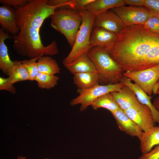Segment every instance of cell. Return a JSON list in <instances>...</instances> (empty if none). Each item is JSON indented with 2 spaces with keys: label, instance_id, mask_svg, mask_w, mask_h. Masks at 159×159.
<instances>
[{
  "label": "cell",
  "instance_id": "8fae6325",
  "mask_svg": "<svg viewBox=\"0 0 159 159\" xmlns=\"http://www.w3.org/2000/svg\"><path fill=\"white\" fill-rule=\"evenodd\" d=\"M117 35L99 27H94L92 30L90 40L91 48L97 47L105 50L110 49L116 42Z\"/></svg>",
  "mask_w": 159,
  "mask_h": 159
},
{
  "label": "cell",
  "instance_id": "d6a6232c",
  "mask_svg": "<svg viewBox=\"0 0 159 159\" xmlns=\"http://www.w3.org/2000/svg\"><path fill=\"white\" fill-rule=\"evenodd\" d=\"M29 0H0V3L12 6L16 8L25 5Z\"/></svg>",
  "mask_w": 159,
  "mask_h": 159
},
{
  "label": "cell",
  "instance_id": "f546056e",
  "mask_svg": "<svg viewBox=\"0 0 159 159\" xmlns=\"http://www.w3.org/2000/svg\"><path fill=\"white\" fill-rule=\"evenodd\" d=\"M48 4L50 6H58L60 8L67 6L74 10L75 0H49L48 1Z\"/></svg>",
  "mask_w": 159,
  "mask_h": 159
},
{
  "label": "cell",
  "instance_id": "4dcf8cb0",
  "mask_svg": "<svg viewBox=\"0 0 159 159\" xmlns=\"http://www.w3.org/2000/svg\"><path fill=\"white\" fill-rule=\"evenodd\" d=\"M0 90H6L13 94L16 93V88L9 82L8 78L0 77Z\"/></svg>",
  "mask_w": 159,
  "mask_h": 159
},
{
  "label": "cell",
  "instance_id": "4316f807",
  "mask_svg": "<svg viewBox=\"0 0 159 159\" xmlns=\"http://www.w3.org/2000/svg\"><path fill=\"white\" fill-rule=\"evenodd\" d=\"M39 57L21 61L28 72L30 81L34 80L36 77L39 73L37 61Z\"/></svg>",
  "mask_w": 159,
  "mask_h": 159
},
{
  "label": "cell",
  "instance_id": "44dd1931",
  "mask_svg": "<svg viewBox=\"0 0 159 159\" xmlns=\"http://www.w3.org/2000/svg\"><path fill=\"white\" fill-rule=\"evenodd\" d=\"M74 84L79 89H86L99 83L97 73L88 72L78 73L74 75Z\"/></svg>",
  "mask_w": 159,
  "mask_h": 159
},
{
  "label": "cell",
  "instance_id": "3957f363",
  "mask_svg": "<svg viewBox=\"0 0 159 159\" xmlns=\"http://www.w3.org/2000/svg\"><path fill=\"white\" fill-rule=\"evenodd\" d=\"M48 0H29L15 11L16 24L19 28L30 26L39 31L44 21L50 17L58 6L49 5Z\"/></svg>",
  "mask_w": 159,
  "mask_h": 159
},
{
  "label": "cell",
  "instance_id": "d6986e66",
  "mask_svg": "<svg viewBox=\"0 0 159 159\" xmlns=\"http://www.w3.org/2000/svg\"><path fill=\"white\" fill-rule=\"evenodd\" d=\"M125 5L124 0H95L87 6L85 9L96 16L110 9Z\"/></svg>",
  "mask_w": 159,
  "mask_h": 159
},
{
  "label": "cell",
  "instance_id": "cb8c5ba5",
  "mask_svg": "<svg viewBox=\"0 0 159 159\" xmlns=\"http://www.w3.org/2000/svg\"><path fill=\"white\" fill-rule=\"evenodd\" d=\"M14 65L10 75L8 77L12 84L19 81L30 80L28 72L21 61H14Z\"/></svg>",
  "mask_w": 159,
  "mask_h": 159
},
{
  "label": "cell",
  "instance_id": "484cf974",
  "mask_svg": "<svg viewBox=\"0 0 159 159\" xmlns=\"http://www.w3.org/2000/svg\"><path fill=\"white\" fill-rule=\"evenodd\" d=\"M58 76L39 72L34 80L37 82L38 87L41 89H49L54 87L58 84Z\"/></svg>",
  "mask_w": 159,
  "mask_h": 159
},
{
  "label": "cell",
  "instance_id": "83f0119b",
  "mask_svg": "<svg viewBox=\"0 0 159 159\" xmlns=\"http://www.w3.org/2000/svg\"><path fill=\"white\" fill-rule=\"evenodd\" d=\"M143 25L150 32L159 34V17L150 13V16Z\"/></svg>",
  "mask_w": 159,
  "mask_h": 159
},
{
  "label": "cell",
  "instance_id": "f35d334b",
  "mask_svg": "<svg viewBox=\"0 0 159 159\" xmlns=\"http://www.w3.org/2000/svg\"><path fill=\"white\" fill-rule=\"evenodd\" d=\"M156 94H159V90L157 92Z\"/></svg>",
  "mask_w": 159,
  "mask_h": 159
},
{
  "label": "cell",
  "instance_id": "6da1fadb",
  "mask_svg": "<svg viewBox=\"0 0 159 159\" xmlns=\"http://www.w3.org/2000/svg\"><path fill=\"white\" fill-rule=\"evenodd\" d=\"M114 45L107 51L124 72L139 70L159 34L143 25L125 26Z\"/></svg>",
  "mask_w": 159,
  "mask_h": 159
},
{
  "label": "cell",
  "instance_id": "9a60e30c",
  "mask_svg": "<svg viewBox=\"0 0 159 159\" xmlns=\"http://www.w3.org/2000/svg\"><path fill=\"white\" fill-rule=\"evenodd\" d=\"M111 93L121 109L124 111L140 103L134 92L126 86L124 85L118 92Z\"/></svg>",
  "mask_w": 159,
  "mask_h": 159
},
{
  "label": "cell",
  "instance_id": "4fadbf2b",
  "mask_svg": "<svg viewBox=\"0 0 159 159\" xmlns=\"http://www.w3.org/2000/svg\"><path fill=\"white\" fill-rule=\"evenodd\" d=\"M111 113L121 130L131 136H135L139 140L140 139L144 132L124 111L120 109Z\"/></svg>",
  "mask_w": 159,
  "mask_h": 159
},
{
  "label": "cell",
  "instance_id": "f1b7e54d",
  "mask_svg": "<svg viewBox=\"0 0 159 159\" xmlns=\"http://www.w3.org/2000/svg\"><path fill=\"white\" fill-rule=\"evenodd\" d=\"M144 7L150 14L159 17V0H145Z\"/></svg>",
  "mask_w": 159,
  "mask_h": 159
},
{
  "label": "cell",
  "instance_id": "e0dca14e",
  "mask_svg": "<svg viewBox=\"0 0 159 159\" xmlns=\"http://www.w3.org/2000/svg\"><path fill=\"white\" fill-rule=\"evenodd\" d=\"M65 67L74 75L85 72L97 73L94 64L87 53L82 54Z\"/></svg>",
  "mask_w": 159,
  "mask_h": 159
},
{
  "label": "cell",
  "instance_id": "8d00e7d4",
  "mask_svg": "<svg viewBox=\"0 0 159 159\" xmlns=\"http://www.w3.org/2000/svg\"><path fill=\"white\" fill-rule=\"evenodd\" d=\"M155 108L159 111V97L157 98L153 104Z\"/></svg>",
  "mask_w": 159,
  "mask_h": 159
},
{
  "label": "cell",
  "instance_id": "5bb4252c",
  "mask_svg": "<svg viewBox=\"0 0 159 159\" xmlns=\"http://www.w3.org/2000/svg\"><path fill=\"white\" fill-rule=\"evenodd\" d=\"M120 82L124 85L130 88L135 93L139 102L148 106L152 112L155 123L159 124V111L151 103L152 97L146 93L139 86L135 83H133L128 78L124 75Z\"/></svg>",
  "mask_w": 159,
  "mask_h": 159
},
{
  "label": "cell",
  "instance_id": "277c9868",
  "mask_svg": "<svg viewBox=\"0 0 159 159\" xmlns=\"http://www.w3.org/2000/svg\"><path fill=\"white\" fill-rule=\"evenodd\" d=\"M87 54L94 64L101 85L115 84L120 82L124 72L108 52L101 48H91Z\"/></svg>",
  "mask_w": 159,
  "mask_h": 159
},
{
  "label": "cell",
  "instance_id": "ab89813d",
  "mask_svg": "<svg viewBox=\"0 0 159 159\" xmlns=\"http://www.w3.org/2000/svg\"><path fill=\"white\" fill-rule=\"evenodd\" d=\"M44 159H48V158H44Z\"/></svg>",
  "mask_w": 159,
  "mask_h": 159
},
{
  "label": "cell",
  "instance_id": "2e32d148",
  "mask_svg": "<svg viewBox=\"0 0 159 159\" xmlns=\"http://www.w3.org/2000/svg\"><path fill=\"white\" fill-rule=\"evenodd\" d=\"M11 38L9 34L3 28L0 29V69L5 75L9 76L14 66V64L9 56L7 48L4 41Z\"/></svg>",
  "mask_w": 159,
  "mask_h": 159
},
{
  "label": "cell",
  "instance_id": "836d02e7",
  "mask_svg": "<svg viewBox=\"0 0 159 159\" xmlns=\"http://www.w3.org/2000/svg\"><path fill=\"white\" fill-rule=\"evenodd\" d=\"M95 0H75L74 10L79 11L86 9V7Z\"/></svg>",
  "mask_w": 159,
  "mask_h": 159
},
{
  "label": "cell",
  "instance_id": "ba28073f",
  "mask_svg": "<svg viewBox=\"0 0 159 159\" xmlns=\"http://www.w3.org/2000/svg\"><path fill=\"white\" fill-rule=\"evenodd\" d=\"M127 77L151 96L154 86L159 79V64L140 70L124 72Z\"/></svg>",
  "mask_w": 159,
  "mask_h": 159
},
{
  "label": "cell",
  "instance_id": "1f68e13d",
  "mask_svg": "<svg viewBox=\"0 0 159 159\" xmlns=\"http://www.w3.org/2000/svg\"><path fill=\"white\" fill-rule=\"evenodd\" d=\"M148 153L143 154L139 159H159V145Z\"/></svg>",
  "mask_w": 159,
  "mask_h": 159
},
{
  "label": "cell",
  "instance_id": "d4e9b609",
  "mask_svg": "<svg viewBox=\"0 0 159 159\" xmlns=\"http://www.w3.org/2000/svg\"><path fill=\"white\" fill-rule=\"evenodd\" d=\"M159 64V36L156 42L144 60L140 70L148 68Z\"/></svg>",
  "mask_w": 159,
  "mask_h": 159
},
{
  "label": "cell",
  "instance_id": "ffe728a7",
  "mask_svg": "<svg viewBox=\"0 0 159 159\" xmlns=\"http://www.w3.org/2000/svg\"><path fill=\"white\" fill-rule=\"evenodd\" d=\"M140 141V149L143 154L150 151L155 145H159V127L154 126L144 132Z\"/></svg>",
  "mask_w": 159,
  "mask_h": 159
},
{
  "label": "cell",
  "instance_id": "74e56055",
  "mask_svg": "<svg viewBox=\"0 0 159 159\" xmlns=\"http://www.w3.org/2000/svg\"><path fill=\"white\" fill-rule=\"evenodd\" d=\"M17 159H26L25 157H23L22 156H18Z\"/></svg>",
  "mask_w": 159,
  "mask_h": 159
},
{
  "label": "cell",
  "instance_id": "7c38bea8",
  "mask_svg": "<svg viewBox=\"0 0 159 159\" xmlns=\"http://www.w3.org/2000/svg\"><path fill=\"white\" fill-rule=\"evenodd\" d=\"M124 26L119 17L113 11L108 10L95 16L93 24L94 27H101L117 35Z\"/></svg>",
  "mask_w": 159,
  "mask_h": 159
},
{
  "label": "cell",
  "instance_id": "ac0fdd59",
  "mask_svg": "<svg viewBox=\"0 0 159 159\" xmlns=\"http://www.w3.org/2000/svg\"><path fill=\"white\" fill-rule=\"evenodd\" d=\"M0 23L9 33L15 35L20 29L17 26L15 11L7 5L0 7Z\"/></svg>",
  "mask_w": 159,
  "mask_h": 159
},
{
  "label": "cell",
  "instance_id": "8992f818",
  "mask_svg": "<svg viewBox=\"0 0 159 159\" xmlns=\"http://www.w3.org/2000/svg\"><path fill=\"white\" fill-rule=\"evenodd\" d=\"M80 11L82 16V21L72 49L63 60V64L65 67L82 54L87 53L91 49L90 40L95 16L86 9Z\"/></svg>",
  "mask_w": 159,
  "mask_h": 159
},
{
  "label": "cell",
  "instance_id": "5b68a950",
  "mask_svg": "<svg viewBox=\"0 0 159 159\" xmlns=\"http://www.w3.org/2000/svg\"><path fill=\"white\" fill-rule=\"evenodd\" d=\"M50 17L51 26L63 34L72 47L82 21L80 12L61 8L56 10Z\"/></svg>",
  "mask_w": 159,
  "mask_h": 159
},
{
  "label": "cell",
  "instance_id": "30bf717a",
  "mask_svg": "<svg viewBox=\"0 0 159 159\" xmlns=\"http://www.w3.org/2000/svg\"><path fill=\"white\" fill-rule=\"evenodd\" d=\"M143 132H146L155 126V122L149 108L140 103L124 111Z\"/></svg>",
  "mask_w": 159,
  "mask_h": 159
},
{
  "label": "cell",
  "instance_id": "d590c367",
  "mask_svg": "<svg viewBox=\"0 0 159 159\" xmlns=\"http://www.w3.org/2000/svg\"><path fill=\"white\" fill-rule=\"evenodd\" d=\"M159 90V79L154 86L153 92L154 94H156L157 92Z\"/></svg>",
  "mask_w": 159,
  "mask_h": 159
},
{
  "label": "cell",
  "instance_id": "e575fe53",
  "mask_svg": "<svg viewBox=\"0 0 159 159\" xmlns=\"http://www.w3.org/2000/svg\"><path fill=\"white\" fill-rule=\"evenodd\" d=\"M125 4L135 6L144 7L145 0H124Z\"/></svg>",
  "mask_w": 159,
  "mask_h": 159
},
{
  "label": "cell",
  "instance_id": "603a6c76",
  "mask_svg": "<svg viewBox=\"0 0 159 159\" xmlns=\"http://www.w3.org/2000/svg\"><path fill=\"white\" fill-rule=\"evenodd\" d=\"M91 106L94 110L103 108L107 109L111 112L121 109L111 93L105 94L98 97L92 103Z\"/></svg>",
  "mask_w": 159,
  "mask_h": 159
},
{
  "label": "cell",
  "instance_id": "52a82bcc",
  "mask_svg": "<svg viewBox=\"0 0 159 159\" xmlns=\"http://www.w3.org/2000/svg\"><path fill=\"white\" fill-rule=\"evenodd\" d=\"M124 85L120 82L115 84L97 85L86 89H79L77 92L79 94L70 102L72 106L80 104V110L83 111L91 105L92 103L101 96L112 92H118Z\"/></svg>",
  "mask_w": 159,
  "mask_h": 159
},
{
  "label": "cell",
  "instance_id": "9c48e42d",
  "mask_svg": "<svg viewBox=\"0 0 159 159\" xmlns=\"http://www.w3.org/2000/svg\"><path fill=\"white\" fill-rule=\"evenodd\" d=\"M111 9L119 17L125 26L143 25L150 14L148 9L143 6L124 5Z\"/></svg>",
  "mask_w": 159,
  "mask_h": 159
},
{
  "label": "cell",
  "instance_id": "7a4b0ae2",
  "mask_svg": "<svg viewBox=\"0 0 159 159\" xmlns=\"http://www.w3.org/2000/svg\"><path fill=\"white\" fill-rule=\"evenodd\" d=\"M39 31L30 26L20 28L17 34L13 35V47L19 54L30 59L39 57L43 55L52 56L58 53L55 41L45 46L42 42Z\"/></svg>",
  "mask_w": 159,
  "mask_h": 159
},
{
  "label": "cell",
  "instance_id": "7402d4cb",
  "mask_svg": "<svg viewBox=\"0 0 159 159\" xmlns=\"http://www.w3.org/2000/svg\"><path fill=\"white\" fill-rule=\"evenodd\" d=\"M37 63L39 72L54 75L60 72V68L56 60L49 56L40 57Z\"/></svg>",
  "mask_w": 159,
  "mask_h": 159
}]
</instances>
